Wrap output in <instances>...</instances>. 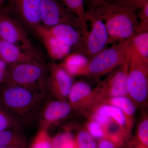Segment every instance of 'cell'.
Here are the masks:
<instances>
[{
    "mask_svg": "<svg viewBox=\"0 0 148 148\" xmlns=\"http://www.w3.org/2000/svg\"><path fill=\"white\" fill-rule=\"evenodd\" d=\"M45 94L29 88L3 83L0 85V106L24 125L34 119Z\"/></svg>",
    "mask_w": 148,
    "mask_h": 148,
    "instance_id": "7a4b0ae2",
    "label": "cell"
},
{
    "mask_svg": "<svg viewBox=\"0 0 148 148\" xmlns=\"http://www.w3.org/2000/svg\"><path fill=\"white\" fill-rule=\"evenodd\" d=\"M68 102L74 110L91 108L97 102L96 93L87 83L77 82L72 85L68 95Z\"/></svg>",
    "mask_w": 148,
    "mask_h": 148,
    "instance_id": "8fae6325",
    "label": "cell"
},
{
    "mask_svg": "<svg viewBox=\"0 0 148 148\" xmlns=\"http://www.w3.org/2000/svg\"><path fill=\"white\" fill-rule=\"evenodd\" d=\"M92 112L110 118L127 137L131 133L134 121L130 119L119 108L107 104H101L92 108Z\"/></svg>",
    "mask_w": 148,
    "mask_h": 148,
    "instance_id": "e0dca14e",
    "label": "cell"
},
{
    "mask_svg": "<svg viewBox=\"0 0 148 148\" xmlns=\"http://www.w3.org/2000/svg\"><path fill=\"white\" fill-rule=\"evenodd\" d=\"M121 146H120V147H116V148H122L121 147Z\"/></svg>",
    "mask_w": 148,
    "mask_h": 148,
    "instance_id": "74e56055",
    "label": "cell"
},
{
    "mask_svg": "<svg viewBox=\"0 0 148 148\" xmlns=\"http://www.w3.org/2000/svg\"><path fill=\"white\" fill-rule=\"evenodd\" d=\"M132 38L114 44L93 56L88 61L85 75L99 77L122 65L127 58Z\"/></svg>",
    "mask_w": 148,
    "mask_h": 148,
    "instance_id": "277c9868",
    "label": "cell"
},
{
    "mask_svg": "<svg viewBox=\"0 0 148 148\" xmlns=\"http://www.w3.org/2000/svg\"><path fill=\"white\" fill-rule=\"evenodd\" d=\"M0 58L8 65L24 62H39L34 56L19 47L1 38Z\"/></svg>",
    "mask_w": 148,
    "mask_h": 148,
    "instance_id": "2e32d148",
    "label": "cell"
},
{
    "mask_svg": "<svg viewBox=\"0 0 148 148\" xmlns=\"http://www.w3.org/2000/svg\"><path fill=\"white\" fill-rule=\"evenodd\" d=\"M41 23L46 27L68 24L78 29L83 34L82 27L77 19L71 15L57 0H41Z\"/></svg>",
    "mask_w": 148,
    "mask_h": 148,
    "instance_id": "9c48e42d",
    "label": "cell"
},
{
    "mask_svg": "<svg viewBox=\"0 0 148 148\" xmlns=\"http://www.w3.org/2000/svg\"><path fill=\"white\" fill-rule=\"evenodd\" d=\"M101 104H107L119 108L130 119L134 121L137 107L128 96H119L108 98L101 101L97 106Z\"/></svg>",
    "mask_w": 148,
    "mask_h": 148,
    "instance_id": "d6986e66",
    "label": "cell"
},
{
    "mask_svg": "<svg viewBox=\"0 0 148 148\" xmlns=\"http://www.w3.org/2000/svg\"><path fill=\"white\" fill-rule=\"evenodd\" d=\"M72 110L68 102L57 100L48 101L43 106L41 112L40 128L48 130L53 125L69 115Z\"/></svg>",
    "mask_w": 148,
    "mask_h": 148,
    "instance_id": "7c38bea8",
    "label": "cell"
},
{
    "mask_svg": "<svg viewBox=\"0 0 148 148\" xmlns=\"http://www.w3.org/2000/svg\"><path fill=\"white\" fill-rule=\"evenodd\" d=\"M49 71L47 88L56 100L68 102V95L73 84V77L61 65L54 63L49 64Z\"/></svg>",
    "mask_w": 148,
    "mask_h": 148,
    "instance_id": "30bf717a",
    "label": "cell"
},
{
    "mask_svg": "<svg viewBox=\"0 0 148 148\" xmlns=\"http://www.w3.org/2000/svg\"><path fill=\"white\" fill-rule=\"evenodd\" d=\"M129 47L140 58L148 62V32L136 34L132 37Z\"/></svg>",
    "mask_w": 148,
    "mask_h": 148,
    "instance_id": "7402d4cb",
    "label": "cell"
},
{
    "mask_svg": "<svg viewBox=\"0 0 148 148\" xmlns=\"http://www.w3.org/2000/svg\"><path fill=\"white\" fill-rule=\"evenodd\" d=\"M138 16V27L136 34L148 32V2L140 8Z\"/></svg>",
    "mask_w": 148,
    "mask_h": 148,
    "instance_id": "83f0119b",
    "label": "cell"
},
{
    "mask_svg": "<svg viewBox=\"0 0 148 148\" xmlns=\"http://www.w3.org/2000/svg\"><path fill=\"white\" fill-rule=\"evenodd\" d=\"M129 70V57L127 51L126 60L122 65L114 70L95 90L97 96L95 106L105 99L127 96V79Z\"/></svg>",
    "mask_w": 148,
    "mask_h": 148,
    "instance_id": "ba28073f",
    "label": "cell"
},
{
    "mask_svg": "<svg viewBox=\"0 0 148 148\" xmlns=\"http://www.w3.org/2000/svg\"><path fill=\"white\" fill-rule=\"evenodd\" d=\"M34 31L42 41L48 53L52 59L59 60L69 55L72 48L53 36L47 27L41 24L36 27Z\"/></svg>",
    "mask_w": 148,
    "mask_h": 148,
    "instance_id": "4fadbf2b",
    "label": "cell"
},
{
    "mask_svg": "<svg viewBox=\"0 0 148 148\" xmlns=\"http://www.w3.org/2000/svg\"><path fill=\"white\" fill-rule=\"evenodd\" d=\"M25 24L34 29L41 24V0H11Z\"/></svg>",
    "mask_w": 148,
    "mask_h": 148,
    "instance_id": "5bb4252c",
    "label": "cell"
},
{
    "mask_svg": "<svg viewBox=\"0 0 148 148\" xmlns=\"http://www.w3.org/2000/svg\"><path fill=\"white\" fill-rule=\"evenodd\" d=\"M3 83L32 88L46 93V69L39 62H24L8 66Z\"/></svg>",
    "mask_w": 148,
    "mask_h": 148,
    "instance_id": "3957f363",
    "label": "cell"
},
{
    "mask_svg": "<svg viewBox=\"0 0 148 148\" xmlns=\"http://www.w3.org/2000/svg\"><path fill=\"white\" fill-rule=\"evenodd\" d=\"M5 1H0V13L6 9L4 5V3Z\"/></svg>",
    "mask_w": 148,
    "mask_h": 148,
    "instance_id": "e575fe53",
    "label": "cell"
},
{
    "mask_svg": "<svg viewBox=\"0 0 148 148\" xmlns=\"http://www.w3.org/2000/svg\"><path fill=\"white\" fill-rule=\"evenodd\" d=\"M23 125L20 121L0 106V131L8 129L19 130Z\"/></svg>",
    "mask_w": 148,
    "mask_h": 148,
    "instance_id": "603a6c76",
    "label": "cell"
},
{
    "mask_svg": "<svg viewBox=\"0 0 148 148\" xmlns=\"http://www.w3.org/2000/svg\"><path fill=\"white\" fill-rule=\"evenodd\" d=\"M8 65L0 58V85L4 82Z\"/></svg>",
    "mask_w": 148,
    "mask_h": 148,
    "instance_id": "1f68e13d",
    "label": "cell"
},
{
    "mask_svg": "<svg viewBox=\"0 0 148 148\" xmlns=\"http://www.w3.org/2000/svg\"><path fill=\"white\" fill-rule=\"evenodd\" d=\"M88 132L94 138L101 139L106 136L103 127L97 122L90 120L87 125Z\"/></svg>",
    "mask_w": 148,
    "mask_h": 148,
    "instance_id": "f1b7e54d",
    "label": "cell"
},
{
    "mask_svg": "<svg viewBox=\"0 0 148 148\" xmlns=\"http://www.w3.org/2000/svg\"><path fill=\"white\" fill-rule=\"evenodd\" d=\"M53 36L64 44L79 51L82 40V35L78 29L68 24H61L47 27Z\"/></svg>",
    "mask_w": 148,
    "mask_h": 148,
    "instance_id": "9a60e30c",
    "label": "cell"
},
{
    "mask_svg": "<svg viewBox=\"0 0 148 148\" xmlns=\"http://www.w3.org/2000/svg\"><path fill=\"white\" fill-rule=\"evenodd\" d=\"M29 148H53L52 138L48 130L40 128Z\"/></svg>",
    "mask_w": 148,
    "mask_h": 148,
    "instance_id": "cb8c5ba5",
    "label": "cell"
},
{
    "mask_svg": "<svg viewBox=\"0 0 148 148\" xmlns=\"http://www.w3.org/2000/svg\"><path fill=\"white\" fill-rule=\"evenodd\" d=\"M60 65L72 77L85 75L88 61L87 57L79 52L69 54Z\"/></svg>",
    "mask_w": 148,
    "mask_h": 148,
    "instance_id": "ac0fdd59",
    "label": "cell"
},
{
    "mask_svg": "<svg viewBox=\"0 0 148 148\" xmlns=\"http://www.w3.org/2000/svg\"><path fill=\"white\" fill-rule=\"evenodd\" d=\"M18 130L8 129L0 131V147H19L26 148L27 139Z\"/></svg>",
    "mask_w": 148,
    "mask_h": 148,
    "instance_id": "44dd1931",
    "label": "cell"
},
{
    "mask_svg": "<svg viewBox=\"0 0 148 148\" xmlns=\"http://www.w3.org/2000/svg\"><path fill=\"white\" fill-rule=\"evenodd\" d=\"M86 17L90 22L91 29L82 37L79 52L90 60L108 45L109 36L104 22L97 17L93 9L86 13Z\"/></svg>",
    "mask_w": 148,
    "mask_h": 148,
    "instance_id": "52a82bcc",
    "label": "cell"
},
{
    "mask_svg": "<svg viewBox=\"0 0 148 148\" xmlns=\"http://www.w3.org/2000/svg\"><path fill=\"white\" fill-rule=\"evenodd\" d=\"M5 9L0 13V38L17 45L43 64L41 56L33 45L20 23Z\"/></svg>",
    "mask_w": 148,
    "mask_h": 148,
    "instance_id": "8992f818",
    "label": "cell"
},
{
    "mask_svg": "<svg viewBox=\"0 0 148 148\" xmlns=\"http://www.w3.org/2000/svg\"><path fill=\"white\" fill-rule=\"evenodd\" d=\"M11 1V0H0V1Z\"/></svg>",
    "mask_w": 148,
    "mask_h": 148,
    "instance_id": "8d00e7d4",
    "label": "cell"
},
{
    "mask_svg": "<svg viewBox=\"0 0 148 148\" xmlns=\"http://www.w3.org/2000/svg\"><path fill=\"white\" fill-rule=\"evenodd\" d=\"M75 142L76 148H97L98 146L94 138L85 130L78 132Z\"/></svg>",
    "mask_w": 148,
    "mask_h": 148,
    "instance_id": "d4e9b609",
    "label": "cell"
},
{
    "mask_svg": "<svg viewBox=\"0 0 148 148\" xmlns=\"http://www.w3.org/2000/svg\"><path fill=\"white\" fill-rule=\"evenodd\" d=\"M67 10L74 14L81 25L84 36L87 34V17L84 9V0H62Z\"/></svg>",
    "mask_w": 148,
    "mask_h": 148,
    "instance_id": "ffe728a7",
    "label": "cell"
},
{
    "mask_svg": "<svg viewBox=\"0 0 148 148\" xmlns=\"http://www.w3.org/2000/svg\"><path fill=\"white\" fill-rule=\"evenodd\" d=\"M90 120L95 121L100 124L103 127V130L105 129L112 121V119L110 118L94 112H92Z\"/></svg>",
    "mask_w": 148,
    "mask_h": 148,
    "instance_id": "f546056e",
    "label": "cell"
},
{
    "mask_svg": "<svg viewBox=\"0 0 148 148\" xmlns=\"http://www.w3.org/2000/svg\"><path fill=\"white\" fill-rule=\"evenodd\" d=\"M128 148H146L143 147L142 145H140L137 141H133L131 144L130 145Z\"/></svg>",
    "mask_w": 148,
    "mask_h": 148,
    "instance_id": "836d02e7",
    "label": "cell"
},
{
    "mask_svg": "<svg viewBox=\"0 0 148 148\" xmlns=\"http://www.w3.org/2000/svg\"><path fill=\"white\" fill-rule=\"evenodd\" d=\"M117 145L108 138H104L100 139L97 148H115Z\"/></svg>",
    "mask_w": 148,
    "mask_h": 148,
    "instance_id": "4dcf8cb0",
    "label": "cell"
},
{
    "mask_svg": "<svg viewBox=\"0 0 148 148\" xmlns=\"http://www.w3.org/2000/svg\"><path fill=\"white\" fill-rule=\"evenodd\" d=\"M137 142L146 148H148V118L143 117L138 125L137 133Z\"/></svg>",
    "mask_w": 148,
    "mask_h": 148,
    "instance_id": "4316f807",
    "label": "cell"
},
{
    "mask_svg": "<svg viewBox=\"0 0 148 148\" xmlns=\"http://www.w3.org/2000/svg\"><path fill=\"white\" fill-rule=\"evenodd\" d=\"M52 140L53 148H76L75 139L69 132L56 135Z\"/></svg>",
    "mask_w": 148,
    "mask_h": 148,
    "instance_id": "484cf974",
    "label": "cell"
},
{
    "mask_svg": "<svg viewBox=\"0 0 148 148\" xmlns=\"http://www.w3.org/2000/svg\"><path fill=\"white\" fill-rule=\"evenodd\" d=\"M110 1L111 0H89L90 3L94 8Z\"/></svg>",
    "mask_w": 148,
    "mask_h": 148,
    "instance_id": "d6a6232c",
    "label": "cell"
},
{
    "mask_svg": "<svg viewBox=\"0 0 148 148\" xmlns=\"http://www.w3.org/2000/svg\"><path fill=\"white\" fill-rule=\"evenodd\" d=\"M128 54L129 70L127 79V96L136 107H143L147 102L148 62L140 58L129 46Z\"/></svg>",
    "mask_w": 148,
    "mask_h": 148,
    "instance_id": "5b68a950",
    "label": "cell"
},
{
    "mask_svg": "<svg viewBox=\"0 0 148 148\" xmlns=\"http://www.w3.org/2000/svg\"><path fill=\"white\" fill-rule=\"evenodd\" d=\"M0 148H26L23 147H0Z\"/></svg>",
    "mask_w": 148,
    "mask_h": 148,
    "instance_id": "d590c367",
    "label": "cell"
},
{
    "mask_svg": "<svg viewBox=\"0 0 148 148\" xmlns=\"http://www.w3.org/2000/svg\"><path fill=\"white\" fill-rule=\"evenodd\" d=\"M138 9L123 0L105 3L93 8L107 29L109 36L108 45L129 39L136 34Z\"/></svg>",
    "mask_w": 148,
    "mask_h": 148,
    "instance_id": "6da1fadb",
    "label": "cell"
}]
</instances>
